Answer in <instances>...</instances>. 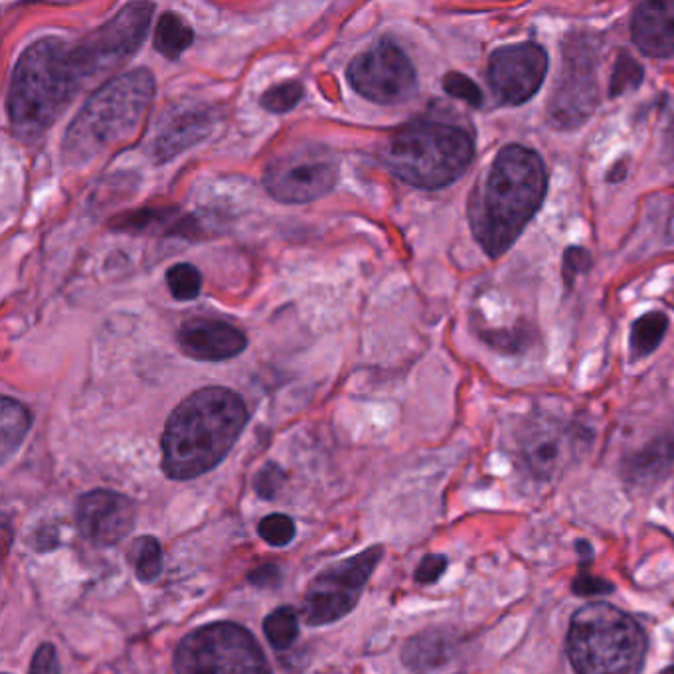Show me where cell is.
I'll return each mask as SVG.
<instances>
[{
    "instance_id": "12",
    "label": "cell",
    "mask_w": 674,
    "mask_h": 674,
    "mask_svg": "<svg viewBox=\"0 0 674 674\" xmlns=\"http://www.w3.org/2000/svg\"><path fill=\"white\" fill-rule=\"evenodd\" d=\"M564 52V70L551 94L548 114L556 127L574 129L586 121L599 104L596 46L587 36H576Z\"/></svg>"
},
{
    "instance_id": "30",
    "label": "cell",
    "mask_w": 674,
    "mask_h": 674,
    "mask_svg": "<svg viewBox=\"0 0 674 674\" xmlns=\"http://www.w3.org/2000/svg\"><path fill=\"white\" fill-rule=\"evenodd\" d=\"M283 481H285L283 469L275 463H267L260 473L255 475V492L263 500H272L283 487Z\"/></svg>"
},
{
    "instance_id": "34",
    "label": "cell",
    "mask_w": 674,
    "mask_h": 674,
    "mask_svg": "<svg viewBox=\"0 0 674 674\" xmlns=\"http://www.w3.org/2000/svg\"><path fill=\"white\" fill-rule=\"evenodd\" d=\"M281 579H283V576H281L280 566H275V564H265V566H260L250 574V582L254 586L263 587V589L280 586Z\"/></svg>"
},
{
    "instance_id": "4",
    "label": "cell",
    "mask_w": 674,
    "mask_h": 674,
    "mask_svg": "<svg viewBox=\"0 0 674 674\" xmlns=\"http://www.w3.org/2000/svg\"><path fill=\"white\" fill-rule=\"evenodd\" d=\"M155 97L149 70L121 74L97 89L70 123L61 155L68 165H84L117 143L131 139Z\"/></svg>"
},
{
    "instance_id": "27",
    "label": "cell",
    "mask_w": 674,
    "mask_h": 674,
    "mask_svg": "<svg viewBox=\"0 0 674 674\" xmlns=\"http://www.w3.org/2000/svg\"><path fill=\"white\" fill-rule=\"evenodd\" d=\"M303 97V86L299 81H285L267 89L262 96L263 109L272 114H287L293 107L297 106Z\"/></svg>"
},
{
    "instance_id": "28",
    "label": "cell",
    "mask_w": 674,
    "mask_h": 674,
    "mask_svg": "<svg viewBox=\"0 0 674 674\" xmlns=\"http://www.w3.org/2000/svg\"><path fill=\"white\" fill-rule=\"evenodd\" d=\"M257 533L270 546L280 548V546H287L295 538V522L287 515L275 512L263 518L257 526Z\"/></svg>"
},
{
    "instance_id": "3",
    "label": "cell",
    "mask_w": 674,
    "mask_h": 674,
    "mask_svg": "<svg viewBox=\"0 0 674 674\" xmlns=\"http://www.w3.org/2000/svg\"><path fill=\"white\" fill-rule=\"evenodd\" d=\"M74 45L58 36H45L18 58L10 81L9 109L12 131L22 140L40 139L84 86Z\"/></svg>"
},
{
    "instance_id": "22",
    "label": "cell",
    "mask_w": 674,
    "mask_h": 674,
    "mask_svg": "<svg viewBox=\"0 0 674 674\" xmlns=\"http://www.w3.org/2000/svg\"><path fill=\"white\" fill-rule=\"evenodd\" d=\"M668 319L663 313H647L641 316L631 329V349L635 356H647L658 349L665 339Z\"/></svg>"
},
{
    "instance_id": "25",
    "label": "cell",
    "mask_w": 674,
    "mask_h": 674,
    "mask_svg": "<svg viewBox=\"0 0 674 674\" xmlns=\"http://www.w3.org/2000/svg\"><path fill=\"white\" fill-rule=\"evenodd\" d=\"M167 285L176 301H193L201 295V272L191 263H176L167 272Z\"/></svg>"
},
{
    "instance_id": "17",
    "label": "cell",
    "mask_w": 674,
    "mask_h": 674,
    "mask_svg": "<svg viewBox=\"0 0 674 674\" xmlns=\"http://www.w3.org/2000/svg\"><path fill=\"white\" fill-rule=\"evenodd\" d=\"M633 42L651 58L674 56L673 2H643L631 20Z\"/></svg>"
},
{
    "instance_id": "14",
    "label": "cell",
    "mask_w": 674,
    "mask_h": 674,
    "mask_svg": "<svg viewBox=\"0 0 674 674\" xmlns=\"http://www.w3.org/2000/svg\"><path fill=\"white\" fill-rule=\"evenodd\" d=\"M582 436L576 426L560 418L538 416L528 421L522 433V457L538 479H550L576 457Z\"/></svg>"
},
{
    "instance_id": "23",
    "label": "cell",
    "mask_w": 674,
    "mask_h": 674,
    "mask_svg": "<svg viewBox=\"0 0 674 674\" xmlns=\"http://www.w3.org/2000/svg\"><path fill=\"white\" fill-rule=\"evenodd\" d=\"M265 637L273 648H290L299 637V617L293 607H277L263 622Z\"/></svg>"
},
{
    "instance_id": "2",
    "label": "cell",
    "mask_w": 674,
    "mask_h": 674,
    "mask_svg": "<svg viewBox=\"0 0 674 674\" xmlns=\"http://www.w3.org/2000/svg\"><path fill=\"white\" fill-rule=\"evenodd\" d=\"M247 423L244 400L228 388H202L170 413L163 433V471L175 481L208 473L232 447Z\"/></svg>"
},
{
    "instance_id": "35",
    "label": "cell",
    "mask_w": 674,
    "mask_h": 674,
    "mask_svg": "<svg viewBox=\"0 0 674 674\" xmlns=\"http://www.w3.org/2000/svg\"><path fill=\"white\" fill-rule=\"evenodd\" d=\"M666 236H668V240H673L674 242V212L673 216H671V222H668V229H666Z\"/></svg>"
},
{
    "instance_id": "29",
    "label": "cell",
    "mask_w": 674,
    "mask_h": 674,
    "mask_svg": "<svg viewBox=\"0 0 674 674\" xmlns=\"http://www.w3.org/2000/svg\"><path fill=\"white\" fill-rule=\"evenodd\" d=\"M443 89L451 97L461 99L467 106L481 107L482 106V94L479 86L475 84L473 79L467 78L459 71H449L446 78H443Z\"/></svg>"
},
{
    "instance_id": "19",
    "label": "cell",
    "mask_w": 674,
    "mask_h": 674,
    "mask_svg": "<svg viewBox=\"0 0 674 674\" xmlns=\"http://www.w3.org/2000/svg\"><path fill=\"white\" fill-rule=\"evenodd\" d=\"M447 648H449V641L443 633L439 631L421 633L418 637L408 641V645L403 648V663L418 673L433 671L449 658Z\"/></svg>"
},
{
    "instance_id": "1",
    "label": "cell",
    "mask_w": 674,
    "mask_h": 674,
    "mask_svg": "<svg viewBox=\"0 0 674 674\" xmlns=\"http://www.w3.org/2000/svg\"><path fill=\"white\" fill-rule=\"evenodd\" d=\"M543 158L522 145L499 150L469 202L477 242L490 257L507 254L546 196Z\"/></svg>"
},
{
    "instance_id": "11",
    "label": "cell",
    "mask_w": 674,
    "mask_h": 674,
    "mask_svg": "<svg viewBox=\"0 0 674 674\" xmlns=\"http://www.w3.org/2000/svg\"><path fill=\"white\" fill-rule=\"evenodd\" d=\"M352 89L378 106H398L418 89V74L412 61L392 40H380L359 53L346 70Z\"/></svg>"
},
{
    "instance_id": "18",
    "label": "cell",
    "mask_w": 674,
    "mask_h": 674,
    "mask_svg": "<svg viewBox=\"0 0 674 674\" xmlns=\"http://www.w3.org/2000/svg\"><path fill=\"white\" fill-rule=\"evenodd\" d=\"M211 127V111L204 109H188L173 115V119L155 139V158L165 163L168 158L176 157L178 153L204 139Z\"/></svg>"
},
{
    "instance_id": "7",
    "label": "cell",
    "mask_w": 674,
    "mask_h": 674,
    "mask_svg": "<svg viewBox=\"0 0 674 674\" xmlns=\"http://www.w3.org/2000/svg\"><path fill=\"white\" fill-rule=\"evenodd\" d=\"M176 674H272L260 643L236 623H211L186 635L175 653Z\"/></svg>"
},
{
    "instance_id": "6",
    "label": "cell",
    "mask_w": 674,
    "mask_h": 674,
    "mask_svg": "<svg viewBox=\"0 0 674 674\" xmlns=\"http://www.w3.org/2000/svg\"><path fill=\"white\" fill-rule=\"evenodd\" d=\"M568 653L576 674H639L647 639L627 613L592 604L572 617Z\"/></svg>"
},
{
    "instance_id": "8",
    "label": "cell",
    "mask_w": 674,
    "mask_h": 674,
    "mask_svg": "<svg viewBox=\"0 0 674 674\" xmlns=\"http://www.w3.org/2000/svg\"><path fill=\"white\" fill-rule=\"evenodd\" d=\"M339 180V158L324 145L305 143L281 153L265 168L263 184L283 204H306L331 193Z\"/></svg>"
},
{
    "instance_id": "16",
    "label": "cell",
    "mask_w": 674,
    "mask_h": 674,
    "mask_svg": "<svg viewBox=\"0 0 674 674\" xmlns=\"http://www.w3.org/2000/svg\"><path fill=\"white\" fill-rule=\"evenodd\" d=\"M176 341L186 356L201 362H224L247 346V339L237 326L208 316L186 321L178 329Z\"/></svg>"
},
{
    "instance_id": "33",
    "label": "cell",
    "mask_w": 674,
    "mask_h": 674,
    "mask_svg": "<svg viewBox=\"0 0 674 674\" xmlns=\"http://www.w3.org/2000/svg\"><path fill=\"white\" fill-rule=\"evenodd\" d=\"M446 556L431 554V556H426V558L421 560L420 566H418V569H416V579H418L420 584H433V582H438V579L441 578V574L446 572Z\"/></svg>"
},
{
    "instance_id": "5",
    "label": "cell",
    "mask_w": 674,
    "mask_h": 674,
    "mask_svg": "<svg viewBox=\"0 0 674 674\" xmlns=\"http://www.w3.org/2000/svg\"><path fill=\"white\" fill-rule=\"evenodd\" d=\"M475 145L471 135L449 123H408L385 140V168L410 186L439 191L456 183L471 165Z\"/></svg>"
},
{
    "instance_id": "31",
    "label": "cell",
    "mask_w": 674,
    "mask_h": 674,
    "mask_svg": "<svg viewBox=\"0 0 674 674\" xmlns=\"http://www.w3.org/2000/svg\"><path fill=\"white\" fill-rule=\"evenodd\" d=\"M592 267V257L587 254L584 247H569L564 254V263H561V275L566 281V287L574 285V280L579 273H586Z\"/></svg>"
},
{
    "instance_id": "21",
    "label": "cell",
    "mask_w": 674,
    "mask_h": 674,
    "mask_svg": "<svg viewBox=\"0 0 674 674\" xmlns=\"http://www.w3.org/2000/svg\"><path fill=\"white\" fill-rule=\"evenodd\" d=\"M2 443H0V451H2V463H7L10 457L14 456L18 451L20 443L27 438L28 429L32 426V418L30 412L22 403L12 400L9 395L2 398Z\"/></svg>"
},
{
    "instance_id": "24",
    "label": "cell",
    "mask_w": 674,
    "mask_h": 674,
    "mask_svg": "<svg viewBox=\"0 0 674 674\" xmlns=\"http://www.w3.org/2000/svg\"><path fill=\"white\" fill-rule=\"evenodd\" d=\"M131 560L139 582H143V584L155 582L163 572L160 544L153 536L137 538L133 544Z\"/></svg>"
},
{
    "instance_id": "36",
    "label": "cell",
    "mask_w": 674,
    "mask_h": 674,
    "mask_svg": "<svg viewBox=\"0 0 674 674\" xmlns=\"http://www.w3.org/2000/svg\"><path fill=\"white\" fill-rule=\"evenodd\" d=\"M663 674H674V666H671V668H666L665 673Z\"/></svg>"
},
{
    "instance_id": "10",
    "label": "cell",
    "mask_w": 674,
    "mask_h": 674,
    "mask_svg": "<svg viewBox=\"0 0 674 674\" xmlns=\"http://www.w3.org/2000/svg\"><path fill=\"white\" fill-rule=\"evenodd\" d=\"M153 10L155 7L149 2H131L123 7L104 27L74 45L86 81L117 68L139 50L147 38Z\"/></svg>"
},
{
    "instance_id": "9",
    "label": "cell",
    "mask_w": 674,
    "mask_h": 674,
    "mask_svg": "<svg viewBox=\"0 0 674 674\" xmlns=\"http://www.w3.org/2000/svg\"><path fill=\"white\" fill-rule=\"evenodd\" d=\"M384 556L382 546H370L349 560L323 569L306 589L305 622L313 627L339 622L359 604L368 578Z\"/></svg>"
},
{
    "instance_id": "13",
    "label": "cell",
    "mask_w": 674,
    "mask_h": 674,
    "mask_svg": "<svg viewBox=\"0 0 674 674\" xmlns=\"http://www.w3.org/2000/svg\"><path fill=\"white\" fill-rule=\"evenodd\" d=\"M548 71V56L535 42L505 46L489 60L490 89L502 106H520L535 97Z\"/></svg>"
},
{
    "instance_id": "20",
    "label": "cell",
    "mask_w": 674,
    "mask_h": 674,
    "mask_svg": "<svg viewBox=\"0 0 674 674\" xmlns=\"http://www.w3.org/2000/svg\"><path fill=\"white\" fill-rule=\"evenodd\" d=\"M194 42V30L180 14L165 12L155 28V50L168 60H178Z\"/></svg>"
},
{
    "instance_id": "32",
    "label": "cell",
    "mask_w": 674,
    "mask_h": 674,
    "mask_svg": "<svg viewBox=\"0 0 674 674\" xmlns=\"http://www.w3.org/2000/svg\"><path fill=\"white\" fill-rule=\"evenodd\" d=\"M30 674H61L56 648L50 643L40 645L30 663Z\"/></svg>"
},
{
    "instance_id": "15",
    "label": "cell",
    "mask_w": 674,
    "mask_h": 674,
    "mask_svg": "<svg viewBox=\"0 0 674 674\" xmlns=\"http://www.w3.org/2000/svg\"><path fill=\"white\" fill-rule=\"evenodd\" d=\"M81 536L96 546H115L127 538L137 520V505L115 490H91L76 507Z\"/></svg>"
},
{
    "instance_id": "26",
    "label": "cell",
    "mask_w": 674,
    "mask_h": 674,
    "mask_svg": "<svg viewBox=\"0 0 674 674\" xmlns=\"http://www.w3.org/2000/svg\"><path fill=\"white\" fill-rule=\"evenodd\" d=\"M643 81V68L639 61L627 52L619 53V58L613 66L612 84H609V96L619 97L622 94L637 89Z\"/></svg>"
}]
</instances>
